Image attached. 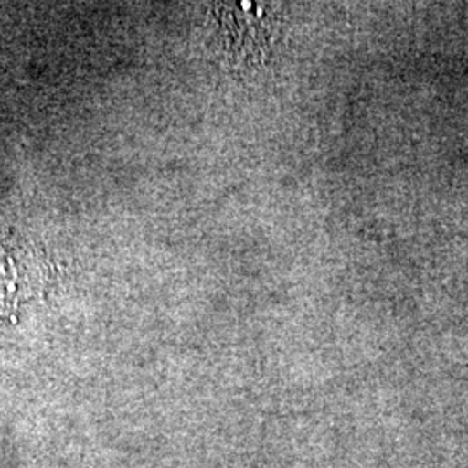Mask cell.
I'll list each match as a JSON object with an SVG mask.
<instances>
[{
	"label": "cell",
	"instance_id": "1",
	"mask_svg": "<svg viewBox=\"0 0 468 468\" xmlns=\"http://www.w3.org/2000/svg\"><path fill=\"white\" fill-rule=\"evenodd\" d=\"M34 261L23 249L0 245V305L11 301L9 297L23 295L32 283Z\"/></svg>",
	"mask_w": 468,
	"mask_h": 468
}]
</instances>
